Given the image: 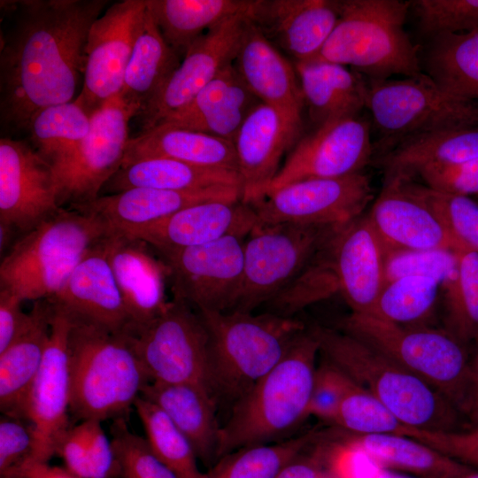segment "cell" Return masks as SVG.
Returning <instances> with one entry per match:
<instances>
[{"label":"cell","mask_w":478,"mask_h":478,"mask_svg":"<svg viewBox=\"0 0 478 478\" xmlns=\"http://www.w3.org/2000/svg\"><path fill=\"white\" fill-rule=\"evenodd\" d=\"M319 353L309 329L297 336L283 358L233 404L220 429L217 459L243 447L285 440L308 417Z\"/></svg>","instance_id":"cell-2"},{"label":"cell","mask_w":478,"mask_h":478,"mask_svg":"<svg viewBox=\"0 0 478 478\" xmlns=\"http://www.w3.org/2000/svg\"><path fill=\"white\" fill-rule=\"evenodd\" d=\"M126 334L150 382L194 384L215 397L207 330L186 302L173 298L156 319Z\"/></svg>","instance_id":"cell-11"},{"label":"cell","mask_w":478,"mask_h":478,"mask_svg":"<svg viewBox=\"0 0 478 478\" xmlns=\"http://www.w3.org/2000/svg\"><path fill=\"white\" fill-rule=\"evenodd\" d=\"M456 266L452 250L389 251L385 252V283L404 276L420 275L436 279L443 287L453 277Z\"/></svg>","instance_id":"cell-49"},{"label":"cell","mask_w":478,"mask_h":478,"mask_svg":"<svg viewBox=\"0 0 478 478\" xmlns=\"http://www.w3.org/2000/svg\"><path fill=\"white\" fill-rule=\"evenodd\" d=\"M302 453L289 461L276 478H335L313 453L308 457Z\"/></svg>","instance_id":"cell-58"},{"label":"cell","mask_w":478,"mask_h":478,"mask_svg":"<svg viewBox=\"0 0 478 478\" xmlns=\"http://www.w3.org/2000/svg\"><path fill=\"white\" fill-rule=\"evenodd\" d=\"M343 226H256L244 240L243 285L232 311L252 312L280 295Z\"/></svg>","instance_id":"cell-10"},{"label":"cell","mask_w":478,"mask_h":478,"mask_svg":"<svg viewBox=\"0 0 478 478\" xmlns=\"http://www.w3.org/2000/svg\"><path fill=\"white\" fill-rule=\"evenodd\" d=\"M22 300L13 292L0 288V352L24 328L29 313L22 311Z\"/></svg>","instance_id":"cell-57"},{"label":"cell","mask_w":478,"mask_h":478,"mask_svg":"<svg viewBox=\"0 0 478 478\" xmlns=\"http://www.w3.org/2000/svg\"><path fill=\"white\" fill-rule=\"evenodd\" d=\"M425 66L442 89L478 102V30L435 36Z\"/></svg>","instance_id":"cell-38"},{"label":"cell","mask_w":478,"mask_h":478,"mask_svg":"<svg viewBox=\"0 0 478 478\" xmlns=\"http://www.w3.org/2000/svg\"><path fill=\"white\" fill-rule=\"evenodd\" d=\"M336 292L351 313L370 314L384 286L385 250L366 216L343 225L328 246Z\"/></svg>","instance_id":"cell-21"},{"label":"cell","mask_w":478,"mask_h":478,"mask_svg":"<svg viewBox=\"0 0 478 478\" xmlns=\"http://www.w3.org/2000/svg\"><path fill=\"white\" fill-rule=\"evenodd\" d=\"M28 313L24 328L0 352V409L4 415L20 419L50 338L52 304L49 299L34 301Z\"/></svg>","instance_id":"cell-29"},{"label":"cell","mask_w":478,"mask_h":478,"mask_svg":"<svg viewBox=\"0 0 478 478\" xmlns=\"http://www.w3.org/2000/svg\"><path fill=\"white\" fill-rule=\"evenodd\" d=\"M404 436L420 441L464 465L478 467V426L466 431H438L406 426Z\"/></svg>","instance_id":"cell-52"},{"label":"cell","mask_w":478,"mask_h":478,"mask_svg":"<svg viewBox=\"0 0 478 478\" xmlns=\"http://www.w3.org/2000/svg\"><path fill=\"white\" fill-rule=\"evenodd\" d=\"M308 329L326 361L372 393L405 426L457 430L459 410L425 381L343 330L320 325Z\"/></svg>","instance_id":"cell-4"},{"label":"cell","mask_w":478,"mask_h":478,"mask_svg":"<svg viewBox=\"0 0 478 478\" xmlns=\"http://www.w3.org/2000/svg\"><path fill=\"white\" fill-rule=\"evenodd\" d=\"M367 83L366 108L378 135L374 160L429 132L478 124V102L450 95L428 73Z\"/></svg>","instance_id":"cell-9"},{"label":"cell","mask_w":478,"mask_h":478,"mask_svg":"<svg viewBox=\"0 0 478 478\" xmlns=\"http://www.w3.org/2000/svg\"><path fill=\"white\" fill-rule=\"evenodd\" d=\"M257 225V214L251 205L242 200H212L123 233L142 239L158 252H163L205 244L228 235L246 238Z\"/></svg>","instance_id":"cell-23"},{"label":"cell","mask_w":478,"mask_h":478,"mask_svg":"<svg viewBox=\"0 0 478 478\" xmlns=\"http://www.w3.org/2000/svg\"><path fill=\"white\" fill-rule=\"evenodd\" d=\"M459 478H478V472H476L475 470L473 471L472 473H469L467 474H465L463 476H460Z\"/></svg>","instance_id":"cell-63"},{"label":"cell","mask_w":478,"mask_h":478,"mask_svg":"<svg viewBox=\"0 0 478 478\" xmlns=\"http://www.w3.org/2000/svg\"><path fill=\"white\" fill-rule=\"evenodd\" d=\"M248 11L224 20L190 46L159 94L139 114L141 133L166 122L184 109L200 90L234 63L248 23Z\"/></svg>","instance_id":"cell-18"},{"label":"cell","mask_w":478,"mask_h":478,"mask_svg":"<svg viewBox=\"0 0 478 478\" xmlns=\"http://www.w3.org/2000/svg\"><path fill=\"white\" fill-rule=\"evenodd\" d=\"M346 437L380 466L420 478H459L474 471L413 438L393 434L356 435Z\"/></svg>","instance_id":"cell-37"},{"label":"cell","mask_w":478,"mask_h":478,"mask_svg":"<svg viewBox=\"0 0 478 478\" xmlns=\"http://www.w3.org/2000/svg\"><path fill=\"white\" fill-rule=\"evenodd\" d=\"M110 231L95 216L62 208L21 235L2 257L0 288L22 301L53 297L85 252Z\"/></svg>","instance_id":"cell-7"},{"label":"cell","mask_w":478,"mask_h":478,"mask_svg":"<svg viewBox=\"0 0 478 478\" xmlns=\"http://www.w3.org/2000/svg\"><path fill=\"white\" fill-rule=\"evenodd\" d=\"M105 0L1 1L0 119L10 132L27 133L33 117L70 103L85 66L93 22Z\"/></svg>","instance_id":"cell-1"},{"label":"cell","mask_w":478,"mask_h":478,"mask_svg":"<svg viewBox=\"0 0 478 478\" xmlns=\"http://www.w3.org/2000/svg\"><path fill=\"white\" fill-rule=\"evenodd\" d=\"M423 33L443 34L478 30V0L409 1Z\"/></svg>","instance_id":"cell-48"},{"label":"cell","mask_w":478,"mask_h":478,"mask_svg":"<svg viewBox=\"0 0 478 478\" xmlns=\"http://www.w3.org/2000/svg\"><path fill=\"white\" fill-rule=\"evenodd\" d=\"M409 9V1H339V19L312 60L351 66L368 81L420 74L419 48L405 29Z\"/></svg>","instance_id":"cell-6"},{"label":"cell","mask_w":478,"mask_h":478,"mask_svg":"<svg viewBox=\"0 0 478 478\" xmlns=\"http://www.w3.org/2000/svg\"><path fill=\"white\" fill-rule=\"evenodd\" d=\"M251 0H146L167 44L181 58L203 35L249 10Z\"/></svg>","instance_id":"cell-35"},{"label":"cell","mask_w":478,"mask_h":478,"mask_svg":"<svg viewBox=\"0 0 478 478\" xmlns=\"http://www.w3.org/2000/svg\"><path fill=\"white\" fill-rule=\"evenodd\" d=\"M316 437L317 433L311 431L276 443L235 450L218 459L205 473L206 478H276Z\"/></svg>","instance_id":"cell-41"},{"label":"cell","mask_w":478,"mask_h":478,"mask_svg":"<svg viewBox=\"0 0 478 478\" xmlns=\"http://www.w3.org/2000/svg\"><path fill=\"white\" fill-rule=\"evenodd\" d=\"M138 112L117 96L90 116L89 130L74 154L53 169L60 207L86 204L100 197L105 183L121 167L130 139L128 124Z\"/></svg>","instance_id":"cell-12"},{"label":"cell","mask_w":478,"mask_h":478,"mask_svg":"<svg viewBox=\"0 0 478 478\" xmlns=\"http://www.w3.org/2000/svg\"><path fill=\"white\" fill-rule=\"evenodd\" d=\"M141 397L161 409L193 446L200 461L211 467L217 461L220 425L216 397L206 389L189 383L150 382Z\"/></svg>","instance_id":"cell-30"},{"label":"cell","mask_w":478,"mask_h":478,"mask_svg":"<svg viewBox=\"0 0 478 478\" xmlns=\"http://www.w3.org/2000/svg\"><path fill=\"white\" fill-rule=\"evenodd\" d=\"M71 318L70 412L81 421L127 419L150 382L128 335Z\"/></svg>","instance_id":"cell-3"},{"label":"cell","mask_w":478,"mask_h":478,"mask_svg":"<svg viewBox=\"0 0 478 478\" xmlns=\"http://www.w3.org/2000/svg\"><path fill=\"white\" fill-rule=\"evenodd\" d=\"M5 416L0 421V476L19 478L33 451V432L20 418Z\"/></svg>","instance_id":"cell-51"},{"label":"cell","mask_w":478,"mask_h":478,"mask_svg":"<svg viewBox=\"0 0 478 478\" xmlns=\"http://www.w3.org/2000/svg\"><path fill=\"white\" fill-rule=\"evenodd\" d=\"M54 171L29 141L0 139V224L20 236L57 214Z\"/></svg>","instance_id":"cell-19"},{"label":"cell","mask_w":478,"mask_h":478,"mask_svg":"<svg viewBox=\"0 0 478 478\" xmlns=\"http://www.w3.org/2000/svg\"><path fill=\"white\" fill-rule=\"evenodd\" d=\"M111 439L120 478H176L160 461L145 437L133 433L127 419L113 420Z\"/></svg>","instance_id":"cell-47"},{"label":"cell","mask_w":478,"mask_h":478,"mask_svg":"<svg viewBox=\"0 0 478 478\" xmlns=\"http://www.w3.org/2000/svg\"><path fill=\"white\" fill-rule=\"evenodd\" d=\"M374 199L363 172L336 178L308 179L274 190L251 205L258 225L296 223L344 225L362 215Z\"/></svg>","instance_id":"cell-15"},{"label":"cell","mask_w":478,"mask_h":478,"mask_svg":"<svg viewBox=\"0 0 478 478\" xmlns=\"http://www.w3.org/2000/svg\"><path fill=\"white\" fill-rule=\"evenodd\" d=\"M107 235L85 252L62 288L49 300L73 317L127 333L131 320L109 261Z\"/></svg>","instance_id":"cell-24"},{"label":"cell","mask_w":478,"mask_h":478,"mask_svg":"<svg viewBox=\"0 0 478 478\" xmlns=\"http://www.w3.org/2000/svg\"><path fill=\"white\" fill-rule=\"evenodd\" d=\"M478 158V124L437 129L414 137L375 159L385 176L411 177L418 169Z\"/></svg>","instance_id":"cell-36"},{"label":"cell","mask_w":478,"mask_h":478,"mask_svg":"<svg viewBox=\"0 0 478 478\" xmlns=\"http://www.w3.org/2000/svg\"><path fill=\"white\" fill-rule=\"evenodd\" d=\"M397 176V175H395ZM405 187L436 215L456 250L478 252V203L470 197L435 190L412 178L397 176Z\"/></svg>","instance_id":"cell-44"},{"label":"cell","mask_w":478,"mask_h":478,"mask_svg":"<svg viewBox=\"0 0 478 478\" xmlns=\"http://www.w3.org/2000/svg\"><path fill=\"white\" fill-rule=\"evenodd\" d=\"M197 312L208 334L213 393L233 404L283 358L306 329L303 321L271 312Z\"/></svg>","instance_id":"cell-5"},{"label":"cell","mask_w":478,"mask_h":478,"mask_svg":"<svg viewBox=\"0 0 478 478\" xmlns=\"http://www.w3.org/2000/svg\"><path fill=\"white\" fill-rule=\"evenodd\" d=\"M19 478H78L66 468L51 466L48 463H35L26 466Z\"/></svg>","instance_id":"cell-59"},{"label":"cell","mask_w":478,"mask_h":478,"mask_svg":"<svg viewBox=\"0 0 478 478\" xmlns=\"http://www.w3.org/2000/svg\"><path fill=\"white\" fill-rule=\"evenodd\" d=\"M220 187L241 188L239 173L167 158H150L120 167L103 189L111 195L134 188L197 191Z\"/></svg>","instance_id":"cell-33"},{"label":"cell","mask_w":478,"mask_h":478,"mask_svg":"<svg viewBox=\"0 0 478 478\" xmlns=\"http://www.w3.org/2000/svg\"><path fill=\"white\" fill-rule=\"evenodd\" d=\"M258 103L232 64L200 90L184 109L163 124L178 126L227 106L252 109Z\"/></svg>","instance_id":"cell-46"},{"label":"cell","mask_w":478,"mask_h":478,"mask_svg":"<svg viewBox=\"0 0 478 478\" xmlns=\"http://www.w3.org/2000/svg\"><path fill=\"white\" fill-rule=\"evenodd\" d=\"M181 61L165 41L146 4L119 96L137 107L139 115L159 94Z\"/></svg>","instance_id":"cell-34"},{"label":"cell","mask_w":478,"mask_h":478,"mask_svg":"<svg viewBox=\"0 0 478 478\" xmlns=\"http://www.w3.org/2000/svg\"><path fill=\"white\" fill-rule=\"evenodd\" d=\"M91 117L73 101L38 112L27 129L29 143L55 169L76 151L90 127Z\"/></svg>","instance_id":"cell-39"},{"label":"cell","mask_w":478,"mask_h":478,"mask_svg":"<svg viewBox=\"0 0 478 478\" xmlns=\"http://www.w3.org/2000/svg\"><path fill=\"white\" fill-rule=\"evenodd\" d=\"M386 251L456 250V244L431 210L397 176L384 185L366 215Z\"/></svg>","instance_id":"cell-25"},{"label":"cell","mask_w":478,"mask_h":478,"mask_svg":"<svg viewBox=\"0 0 478 478\" xmlns=\"http://www.w3.org/2000/svg\"><path fill=\"white\" fill-rule=\"evenodd\" d=\"M146 0L110 5L92 24L85 49L83 85L74 99L91 116L121 91Z\"/></svg>","instance_id":"cell-16"},{"label":"cell","mask_w":478,"mask_h":478,"mask_svg":"<svg viewBox=\"0 0 478 478\" xmlns=\"http://www.w3.org/2000/svg\"><path fill=\"white\" fill-rule=\"evenodd\" d=\"M424 185L437 191L466 196L478 194V158L450 165H434L418 169Z\"/></svg>","instance_id":"cell-53"},{"label":"cell","mask_w":478,"mask_h":478,"mask_svg":"<svg viewBox=\"0 0 478 478\" xmlns=\"http://www.w3.org/2000/svg\"><path fill=\"white\" fill-rule=\"evenodd\" d=\"M88 425V451L91 478H116L119 471L112 439L98 420H86Z\"/></svg>","instance_id":"cell-55"},{"label":"cell","mask_w":478,"mask_h":478,"mask_svg":"<svg viewBox=\"0 0 478 478\" xmlns=\"http://www.w3.org/2000/svg\"><path fill=\"white\" fill-rule=\"evenodd\" d=\"M373 478H412L401 474L394 470L379 466Z\"/></svg>","instance_id":"cell-62"},{"label":"cell","mask_w":478,"mask_h":478,"mask_svg":"<svg viewBox=\"0 0 478 478\" xmlns=\"http://www.w3.org/2000/svg\"><path fill=\"white\" fill-rule=\"evenodd\" d=\"M66 468L78 478H91V468L88 451V425L82 420L71 428L61 440L57 453Z\"/></svg>","instance_id":"cell-56"},{"label":"cell","mask_w":478,"mask_h":478,"mask_svg":"<svg viewBox=\"0 0 478 478\" xmlns=\"http://www.w3.org/2000/svg\"><path fill=\"white\" fill-rule=\"evenodd\" d=\"M453 277L442 287L445 329L463 344L478 342V252L454 251Z\"/></svg>","instance_id":"cell-42"},{"label":"cell","mask_w":478,"mask_h":478,"mask_svg":"<svg viewBox=\"0 0 478 478\" xmlns=\"http://www.w3.org/2000/svg\"><path fill=\"white\" fill-rule=\"evenodd\" d=\"M441 294L442 286L434 278H397L384 284L370 314L401 326H427Z\"/></svg>","instance_id":"cell-40"},{"label":"cell","mask_w":478,"mask_h":478,"mask_svg":"<svg viewBox=\"0 0 478 478\" xmlns=\"http://www.w3.org/2000/svg\"><path fill=\"white\" fill-rule=\"evenodd\" d=\"M465 412L474 425L478 426V390L472 394Z\"/></svg>","instance_id":"cell-60"},{"label":"cell","mask_w":478,"mask_h":478,"mask_svg":"<svg viewBox=\"0 0 478 478\" xmlns=\"http://www.w3.org/2000/svg\"><path fill=\"white\" fill-rule=\"evenodd\" d=\"M342 330L420 377L465 412L472 386L465 344L445 328L401 326L372 314L351 313Z\"/></svg>","instance_id":"cell-8"},{"label":"cell","mask_w":478,"mask_h":478,"mask_svg":"<svg viewBox=\"0 0 478 478\" xmlns=\"http://www.w3.org/2000/svg\"><path fill=\"white\" fill-rule=\"evenodd\" d=\"M469 366H470V380H471L472 394H473L475 390H478V349L473 360L470 361Z\"/></svg>","instance_id":"cell-61"},{"label":"cell","mask_w":478,"mask_h":478,"mask_svg":"<svg viewBox=\"0 0 478 478\" xmlns=\"http://www.w3.org/2000/svg\"><path fill=\"white\" fill-rule=\"evenodd\" d=\"M302 127L271 105L260 102L252 108L233 141L243 203L254 205L265 198L283 156L300 139Z\"/></svg>","instance_id":"cell-20"},{"label":"cell","mask_w":478,"mask_h":478,"mask_svg":"<svg viewBox=\"0 0 478 478\" xmlns=\"http://www.w3.org/2000/svg\"><path fill=\"white\" fill-rule=\"evenodd\" d=\"M243 237L158 252L168 267L173 298L196 311H232L243 277Z\"/></svg>","instance_id":"cell-13"},{"label":"cell","mask_w":478,"mask_h":478,"mask_svg":"<svg viewBox=\"0 0 478 478\" xmlns=\"http://www.w3.org/2000/svg\"><path fill=\"white\" fill-rule=\"evenodd\" d=\"M339 1L251 0L248 17L296 62L314 59L339 19Z\"/></svg>","instance_id":"cell-22"},{"label":"cell","mask_w":478,"mask_h":478,"mask_svg":"<svg viewBox=\"0 0 478 478\" xmlns=\"http://www.w3.org/2000/svg\"><path fill=\"white\" fill-rule=\"evenodd\" d=\"M239 187H220L197 191H170L134 188L101 195L91 203L69 209L95 216L110 229L129 232L161 220L186 207L212 200H241Z\"/></svg>","instance_id":"cell-27"},{"label":"cell","mask_w":478,"mask_h":478,"mask_svg":"<svg viewBox=\"0 0 478 478\" xmlns=\"http://www.w3.org/2000/svg\"><path fill=\"white\" fill-rule=\"evenodd\" d=\"M233 64L244 84L261 103L303 124L305 104L295 66L249 17Z\"/></svg>","instance_id":"cell-28"},{"label":"cell","mask_w":478,"mask_h":478,"mask_svg":"<svg viewBox=\"0 0 478 478\" xmlns=\"http://www.w3.org/2000/svg\"><path fill=\"white\" fill-rule=\"evenodd\" d=\"M106 246L131 320L128 330L149 323L168 304L164 293L165 277L169 276L167 266L154 257L148 243L123 232L111 229Z\"/></svg>","instance_id":"cell-26"},{"label":"cell","mask_w":478,"mask_h":478,"mask_svg":"<svg viewBox=\"0 0 478 478\" xmlns=\"http://www.w3.org/2000/svg\"><path fill=\"white\" fill-rule=\"evenodd\" d=\"M50 302L53 313L50 338L22 406L21 418L29 421L34 436L31 457L22 470L31 464L48 463L71 428L68 336L72 318L63 307Z\"/></svg>","instance_id":"cell-14"},{"label":"cell","mask_w":478,"mask_h":478,"mask_svg":"<svg viewBox=\"0 0 478 478\" xmlns=\"http://www.w3.org/2000/svg\"><path fill=\"white\" fill-rule=\"evenodd\" d=\"M304 104L316 127L337 119L359 115L366 105L368 83L363 75L327 61L294 63Z\"/></svg>","instance_id":"cell-31"},{"label":"cell","mask_w":478,"mask_h":478,"mask_svg":"<svg viewBox=\"0 0 478 478\" xmlns=\"http://www.w3.org/2000/svg\"><path fill=\"white\" fill-rule=\"evenodd\" d=\"M150 158H167L238 173L233 142L169 124L158 125L130 138L121 167Z\"/></svg>","instance_id":"cell-32"},{"label":"cell","mask_w":478,"mask_h":478,"mask_svg":"<svg viewBox=\"0 0 478 478\" xmlns=\"http://www.w3.org/2000/svg\"><path fill=\"white\" fill-rule=\"evenodd\" d=\"M374 156L369 121L359 115L328 121L297 142L266 195L299 181L362 172Z\"/></svg>","instance_id":"cell-17"},{"label":"cell","mask_w":478,"mask_h":478,"mask_svg":"<svg viewBox=\"0 0 478 478\" xmlns=\"http://www.w3.org/2000/svg\"><path fill=\"white\" fill-rule=\"evenodd\" d=\"M134 409L150 447L176 478H206L198 467V458L190 442L161 409L141 396Z\"/></svg>","instance_id":"cell-43"},{"label":"cell","mask_w":478,"mask_h":478,"mask_svg":"<svg viewBox=\"0 0 478 478\" xmlns=\"http://www.w3.org/2000/svg\"><path fill=\"white\" fill-rule=\"evenodd\" d=\"M352 383L345 373L325 360L315 372L308 417L314 416L334 424L339 406Z\"/></svg>","instance_id":"cell-50"},{"label":"cell","mask_w":478,"mask_h":478,"mask_svg":"<svg viewBox=\"0 0 478 478\" xmlns=\"http://www.w3.org/2000/svg\"><path fill=\"white\" fill-rule=\"evenodd\" d=\"M251 110L249 108L227 106L176 127L202 132L233 142Z\"/></svg>","instance_id":"cell-54"},{"label":"cell","mask_w":478,"mask_h":478,"mask_svg":"<svg viewBox=\"0 0 478 478\" xmlns=\"http://www.w3.org/2000/svg\"><path fill=\"white\" fill-rule=\"evenodd\" d=\"M334 425L356 435H404L402 423L377 397L354 381L345 394Z\"/></svg>","instance_id":"cell-45"}]
</instances>
